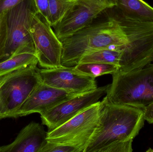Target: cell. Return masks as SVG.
<instances>
[{
    "instance_id": "24",
    "label": "cell",
    "mask_w": 153,
    "mask_h": 152,
    "mask_svg": "<svg viewBox=\"0 0 153 152\" xmlns=\"http://www.w3.org/2000/svg\"><path fill=\"white\" fill-rule=\"evenodd\" d=\"M73 1H76V0H73Z\"/></svg>"
},
{
    "instance_id": "21",
    "label": "cell",
    "mask_w": 153,
    "mask_h": 152,
    "mask_svg": "<svg viewBox=\"0 0 153 152\" xmlns=\"http://www.w3.org/2000/svg\"><path fill=\"white\" fill-rule=\"evenodd\" d=\"M24 0H0V16Z\"/></svg>"
},
{
    "instance_id": "3",
    "label": "cell",
    "mask_w": 153,
    "mask_h": 152,
    "mask_svg": "<svg viewBox=\"0 0 153 152\" xmlns=\"http://www.w3.org/2000/svg\"><path fill=\"white\" fill-rule=\"evenodd\" d=\"M37 12L33 0H24L6 12L8 42L2 61L21 53L36 54L30 29Z\"/></svg>"
},
{
    "instance_id": "9",
    "label": "cell",
    "mask_w": 153,
    "mask_h": 152,
    "mask_svg": "<svg viewBox=\"0 0 153 152\" xmlns=\"http://www.w3.org/2000/svg\"><path fill=\"white\" fill-rule=\"evenodd\" d=\"M38 72L43 84L75 95L90 92L98 87L95 78L80 73L74 67L38 68Z\"/></svg>"
},
{
    "instance_id": "8",
    "label": "cell",
    "mask_w": 153,
    "mask_h": 152,
    "mask_svg": "<svg viewBox=\"0 0 153 152\" xmlns=\"http://www.w3.org/2000/svg\"><path fill=\"white\" fill-rule=\"evenodd\" d=\"M110 84L68 99L47 111L41 113L42 124L48 132L64 124L85 109L99 101L106 94Z\"/></svg>"
},
{
    "instance_id": "10",
    "label": "cell",
    "mask_w": 153,
    "mask_h": 152,
    "mask_svg": "<svg viewBox=\"0 0 153 152\" xmlns=\"http://www.w3.org/2000/svg\"><path fill=\"white\" fill-rule=\"evenodd\" d=\"M75 95L41 82L12 117H23L34 113L40 114Z\"/></svg>"
},
{
    "instance_id": "7",
    "label": "cell",
    "mask_w": 153,
    "mask_h": 152,
    "mask_svg": "<svg viewBox=\"0 0 153 152\" xmlns=\"http://www.w3.org/2000/svg\"><path fill=\"white\" fill-rule=\"evenodd\" d=\"M52 27L38 12L34 14L30 33L38 64L43 68H56L62 66V43Z\"/></svg>"
},
{
    "instance_id": "19",
    "label": "cell",
    "mask_w": 153,
    "mask_h": 152,
    "mask_svg": "<svg viewBox=\"0 0 153 152\" xmlns=\"http://www.w3.org/2000/svg\"><path fill=\"white\" fill-rule=\"evenodd\" d=\"M133 140L118 142L104 147L100 152H132Z\"/></svg>"
},
{
    "instance_id": "6",
    "label": "cell",
    "mask_w": 153,
    "mask_h": 152,
    "mask_svg": "<svg viewBox=\"0 0 153 152\" xmlns=\"http://www.w3.org/2000/svg\"><path fill=\"white\" fill-rule=\"evenodd\" d=\"M116 5L115 0H76L62 20L54 26L62 42L91 24L96 18Z\"/></svg>"
},
{
    "instance_id": "17",
    "label": "cell",
    "mask_w": 153,
    "mask_h": 152,
    "mask_svg": "<svg viewBox=\"0 0 153 152\" xmlns=\"http://www.w3.org/2000/svg\"><path fill=\"white\" fill-rule=\"evenodd\" d=\"M40 152H84V150L77 145L48 141Z\"/></svg>"
},
{
    "instance_id": "13",
    "label": "cell",
    "mask_w": 153,
    "mask_h": 152,
    "mask_svg": "<svg viewBox=\"0 0 153 152\" xmlns=\"http://www.w3.org/2000/svg\"><path fill=\"white\" fill-rule=\"evenodd\" d=\"M36 54L22 52L0 62V77L32 65H37Z\"/></svg>"
},
{
    "instance_id": "22",
    "label": "cell",
    "mask_w": 153,
    "mask_h": 152,
    "mask_svg": "<svg viewBox=\"0 0 153 152\" xmlns=\"http://www.w3.org/2000/svg\"><path fill=\"white\" fill-rule=\"evenodd\" d=\"M143 111L145 120L153 124V101L144 109Z\"/></svg>"
},
{
    "instance_id": "18",
    "label": "cell",
    "mask_w": 153,
    "mask_h": 152,
    "mask_svg": "<svg viewBox=\"0 0 153 152\" xmlns=\"http://www.w3.org/2000/svg\"><path fill=\"white\" fill-rule=\"evenodd\" d=\"M6 12L0 16V62L5 57L8 42Z\"/></svg>"
},
{
    "instance_id": "20",
    "label": "cell",
    "mask_w": 153,
    "mask_h": 152,
    "mask_svg": "<svg viewBox=\"0 0 153 152\" xmlns=\"http://www.w3.org/2000/svg\"><path fill=\"white\" fill-rule=\"evenodd\" d=\"M37 11L49 22L48 0H33Z\"/></svg>"
},
{
    "instance_id": "11",
    "label": "cell",
    "mask_w": 153,
    "mask_h": 152,
    "mask_svg": "<svg viewBox=\"0 0 153 152\" xmlns=\"http://www.w3.org/2000/svg\"><path fill=\"white\" fill-rule=\"evenodd\" d=\"M47 132L39 123L31 122L23 128L14 141L0 146V152H40L48 141Z\"/></svg>"
},
{
    "instance_id": "15",
    "label": "cell",
    "mask_w": 153,
    "mask_h": 152,
    "mask_svg": "<svg viewBox=\"0 0 153 152\" xmlns=\"http://www.w3.org/2000/svg\"><path fill=\"white\" fill-rule=\"evenodd\" d=\"M74 68L80 73L94 78L107 74L112 75L119 69L118 66L114 64L96 62L78 63Z\"/></svg>"
},
{
    "instance_id": "2",
    "label": "cell",
    "mask_w": 153,
    "mask_h": 152,
    "mask_svg": "<svg viewBox=\"0 0 153 152\" xmlns=\"http://www.w3.org/2000/svg\"><path fill=\"white\" fill-rule=\"evenodd\" d=\"M106 94L109 102L143 110L153 101V63L135 70H117Z\"/></svg>"
},
{
    "instance_id": "23",
    "label": "cell",
    "mask_w": 153,
    "mask_h": 152,
    "mask_svg": "<svg viewBox=\"0 0 153 152\" xmlns=\"http://www.w3.org/2000/svg\"><path fill=\"white\" fill-rule=\"evenodd\" d=\"M8 76V75H7V76L4 75V76L0 77V85L7 78Z\"/></svg>"
},
{
    "instance_id": "5",
    "label": "cell",
    "mask_w": 153,
    "mask_h": 152,
    "mask_svg": "<svg viewBox=\"0 0 153 152\" xmlns=\"http://www.w3.org/2000/svg\"><path fill=\"white\" fill-rule=\"evenodd\" d=\"M102 106V101H99L64 124L47 132V140L77 145L83 148L84 152L90 138L99 125Z\"/></svg>"
},
{
    "instance_id": "12",
    "label": "cell",
    "mask_w": 153,
    "mask_h": 152,
    "mask_svg": "<svg viewBox=\"0 0 153 152\" xmlns=\"http://www.w3.org/2000/svg\"><path fill=\"white\" fill-rule=\"evenodd\" d=\"M115 8L124 16L142 21H153V7L143 0H115Z\"/></svg>"
},
{
    "instance_id": "14",
    "label": "cell",
    "mask_w": 153,
    "mask_h": 152,
    "mask_svg": "<svg viewBox=\"0 0 153 152\" xmlns=\"http://www.w3.org/2000/svg\"><path fill=\"white\" fill-rule=\"evenodd\" d=\"M122 51L113 48L100 49L90 52L82 56L78 63H103L114 64L119 68Z\"/></svg>"
},
{
    "instance_id": "4",
    "label": "cell",
    "mask_w": 153,
    "mask_h": 152,
    "mask_svg": "<svg viewBox=\"0 0 153 152\" xmlns=\"http://www.w3.org/2000/svg\"><path fill=\"white\" fill-rule=\"evenodd\" d=\"M37 65L11 73L0 85V119L12 117L41 82Z\"/></svg>"
},
{
    "instance_id": "16",
    "label": "cell",
    "mask_w": 153,
    "mask_h": 152,
    "mask_svg": "<svg viewBox=\"0 0 153 152\" xmlns=\"http://www.w3.org/2000/svg\"><path fill=\"white\" fill-rule=\"evenodd\" d=\"M76 1L48 0L50 25L52 27L57 25L64 17Z\"/></svg>"
},
{
    "instance_id": "1",
    "label": "cell",
    "mask_w": 153,
    "mask_h": 152,
    "mask_svg": "<svg viewBox=\"0 0 153 152\" xmlns=\"http://www.w3.org/2000/svg\"><path fill=\"white\" fill-rule=\"evenodd\" d=\"M98 126L84 152H100L104 147L118 142L134 140L143 127V110L133 106L114 104L106 96Z\"/></svg>"
}]
</instances>
